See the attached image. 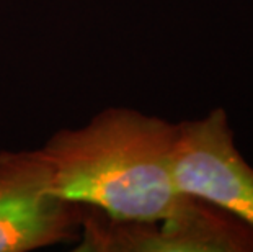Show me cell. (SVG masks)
Wrapping results in <instances>:
<instances>
[{
  "label": "cell",
  "mask_w": 253,
  "mask_h": 252,
  "mask_svg": "<svg viewBox=\"0 0 253 252\" xmlns=\"http://www.w3.org/2000/svg\"><path fill=\"white\" fill-rule=\"evenodd\" d=\"M178 125L131 108H108L61 130L41 148L51 189L115 223H154L178 211L173 148Z\"/></svg>",
  "instance_id": "6da1fadb"
},
{
  "label": "cell",
  "mask_w": 253,
  "mask_h": 252,
  "mask_svg": "<svg viewBox=\"0 0 253 252\" xmlns=\"http://www.w3.org/2000/svg\"><path fill=\"white\" fill-rule=\"evenodd\" d=\"M173 180L181 195L206 202L253 229V167L235 146L224 108L178 123Z\"/></svg>",
  "instance_id": "7a4b0ae2"
},
{
  "label": "cell",
  "mask_w": 253,
  "mask_h": 252,
  "mask_svg": "<svg viewBox=\"0 0 253 252\" xmlns=\"http://www.w3.org/2000/svg\"><path fill=\"white\" fill-rule=\"evenodd\" d=\"M79 251L253 252V229L219 208L188 197L178 211L154 223L82 218Z\"/></svg>",
  "instance_id": "3957f363"
},
{
  "label": "cell",
  "mask_w": 253,
  "mask_h": 252,
  "mask_svg": "<svg viewBox=\"0 0 253 252\" xmlns=\"http://www.w3.org/2000/svg\"><path fill=\"white\" fill-rule=\"evenodd\" d=\"M82 218V206L52 192L41 149L0 152V252L72 241Z\"/></svg>",
  "instance_id": "277c9868"
}]
</instances>
